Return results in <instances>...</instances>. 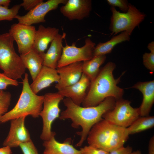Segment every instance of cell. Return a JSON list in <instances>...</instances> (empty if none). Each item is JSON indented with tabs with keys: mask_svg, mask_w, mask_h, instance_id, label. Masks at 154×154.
I'll return each instance as SVG.
<instances>
[{
	"mask_svg": "<svg viewBox=\"0 0 154 154\" xmlns=\"http://www.w3.org/2000/svg\"><path fill=\"white\" fill-rule=\"evenodd\" d=\"M66 36L65 33L62 35L59 33L51 42L47 52L43 55V66L54 69L57 68L62 52V40Z\"/></svg>",
	"mask_w": 154,
	"mask_h": 154,
	"instance_id": "cell-18",
	"label": "cell"
},
{
	"mask_svg": "<svg viewBox=\"0 0 154 154\" xmlns=\"http://www.w3.org/2000/svg\"><path fill=\"white\" fill-rule=\"evenodd\" d=\"M11 148L8 146H5L0 148V154H12Z\"/></svg>",
	"mask_w": 154,
	"mask_h": 154,
	"instance_id": "cell-35",
	"label": "cell"
},
{
	"mask_svg": "<svg viewBox=\"0 0 154 154\" xmlns=\"http://www.w3.org/2000/svg\"><path fill=\"white\" fill-rule=\"evenodd\" d=\"M130 35L127 31L122 32L119 35L114 36L110 40L105 42H100L96 46L93 52V57L105 55L110 53L114 47L123 42L129 41Z\"/></svg>",
	"mask_w": 154,
	"mask_h": 154,
	"instance_id": "cell-22",
	"label": "cell"
},
{
	"mask_svg": "<svg viewBox=\"0 0 154 154\" xmlns=\"http://www.w3.org/2000/svg\"><path fill=\"white\" fill-rule=\"evenodd\" d=\"M59 30L55 27H45L42 25L39 26L35 33L33 49L43 56L49 43L59 34Z\"/></svg>",
	"mask_w": 154,
	"mask_h": 154,
	"instance_id": "cell-16",
	"label": "cell"
},
{
	"mask_svg": "<svg viewBox=\"0 0 154 154\" xmlns=\"http://www.w3.org/2000/svg\"><path fill=\"white\" fill-rule=\"evenodd\" d=\"M82 154H109V152L101 149L89 145L80 148Z\"/></svg>",
	"mask_w": 154,
	"mask_h": 154,
	"instance_id": "cell-31",
	"label": "cell"
},
{
	"mask_svg": "<svg viewBox=\"0 0 154 154\" xmlns=\"http://www.w3.org/2000/svg\"><path fill=\"white\" fill-rule=\"evenodd\" d=\"M91 0H67L60 8L61 13L70 20H82L88 17L92 10Z\"/></svg>",
	"mask_w": 154,
	"mask_h": 154,
	"instance_id": "cell-13",
	"label": "cell"
},
{
	"mask_svg": "<svg viewBox=\"0 0 154 154\" xmlns=\"http://www.w3.org/2000/svg\"><path fill=\"white\" fill-rule=\"evenodd\" d=\"M133 151L132 148L129 146H122L109 152V154H130Z\"/></svg>",
	"mask_w": 154,
	"mask_h": 154,
	"instance_id": "cell-33",
	"label": "cell"
},
{
	"mask_svg": "<svg viewBox=\"0 0 154 154\" xmlns=\"http://www.w3.org/2000/svg\"><path fill=\"white\" fill-rule=\"evenodd\" d=\"M90 82L88 78L82 73L78 82L58 92L64 97L70 98L76 104L80 106L85 98Z\"/></svg>",
	"mask_w": 154,
	"mask_h": 154,
	"instance_id": "cell-15",
	"label": "cell"
},
{
	"mask_svg": "<svg viewBox=\"0 0 154 154\" xmlns=\"http://www.w3.org/2000/svg\"><path fill=\"white\" fill-rule=\"evenodd\" d=\"M59 76L56 69L43 66L35 80L30 85L32 91L37 94L54 82H58Z\"/></svg>",
	"mask_w": 154,
	"mask_h": 154,
	"instance_id": "cell-19",
	"label": "cell"
},
{
	"mask_svg": "<svg viewBox=\"0 0 154 154\" xmlns=\"http://www.w3.org/2000/svg\"><path fill=\"white\" fill-rule=\"evenodd\" d=\"M108 4L111 7H118L124 13L127 12L129 3L126 0H107Z\"/></svg>",
	"mask_w": 154,
	"mask_h": 154,
	"instance_id": "cell-30",
	"label": "cell"
},
{
	"mask_svg": "<svg viewBox=\"0 0 154 154\" xmlns=\"http://www.w3.org/2000/svg\"><path fill=\"white\" fill-rule=\"evenodd\" d=\"M36 30L32 25L19 23L11 25L9 33L16 42L20 54H25L33 49Z\"/></svg>",
	"mask_w": 154,
	"mask_h": 154,
	"instance_id": "cell-10",
	"label": "cell"
},
{
	"mask_svg": "<svg viewBox=\"0 0 154 154\" xmlns=\"http://www.w3.org/2000/svg\"><path fill=\"white\" fill-rule=\"evenodd\" d=\"M130 154H142V153L140 151L137 150L132 151Z\"/></svg>",
	"mask_w": 154,
	"mask_h": 154,
	"instance_id": "cell-37",
	"label": "cell"
},
{
	"mask_svg": "<svg viewBox=\"0 0 154 154\" xmlns=\"http://www.w3.org/2000/svg\"><path fill=\"white\" fill-rule=\"evenodd\" d=\"M11 2L10 0H0V5L9 7Z\"/></svg>",
	"mask_w": 154,
	"mask_h": 154,
	"instance_id": "cell-36",
	"label": "cell"
},
{
	"mask_svg": "<svg viewBox=\"0 0 154 154\" xmlns=\"http://www.w3.org/2000/svg\"><path fill=\"white\" fill-rule=\"evenodd\" d=\"M43 96V108L39 116L42 117L43 123L40 137L44 141L48 139L52 135V125L54 121L60 116V109L59 104L64 97L58 92L46 93Z\"/></svg>",
	"mask_w": 154,
	"mask_h": 154,
	"instance_id": "cell-7",
	"label": "cell"
},
{
	"mask_svg": "<svg viewBox=\"0 0 154 154\" xmlns=\"http://www.w3.org/2000/svg\"><path fill=\"white\" fill-rule=\"evenodd\" d=\"M112 15L109 29L111 35L127 31L131 35L133 30L144 20L146 15L141 12L135 6L129 3L127 12L121 13L115 7H111Z\"/></svg>",
	"mask_w": 154,
	"mask_h": 154,
	"instance_id": "cell-6",
	"label": "cell"
},
{
	"mask_svg": "<svg viewBox=\"0 0 154 154\" xmlns=\"http://www.w3.org/2000/svg\"><path fill=\"white\" fill-rule=\"evenodd\" d=\"M43 1L42 0H23L20 5L26 10L29 11Z\"/></svg>",
	"mask_w": 154,
	"mask_h": 154,
	"instance_id": "cell-32",
	"label": "cell"
},
{
	"mask_svg": "<svg viewBox=\"0 0 154 154\" xmlns=\"http://www.w3.org/2000/svg\"><path fill=\"white\" fill-rule=\"evenodd\" d=\"M148 154H154V137L150 139L148 145Z\"/></svg>",
	"mask_w": 154,
	"mask_h": 154,
	"instance_id": "cell-34",
	"label": "cell"
},
{
	"mask_svg": "<svg viewBox=\"0 0 154 154\" xmlns=\"http://www.w3.org/2000/svg\"><path fill=\"white\" fill-rule=\"evenodd\" d=\"M106 59V55L93 57L91 59L82 62V73L85 75L90 82L93 80L98 74L100 66Z\"/></svg>",
	"mask_w": 154,
	"mask_h": 154,
	"instance_id": "cell-23",
	"label": "cell"
},
{
	"mask_svg": "<svg viewBox=\"0 0 154 154\" xmlns=\"http://www.w3.org/2000/svg\"><path fill=\"white\" fill-rule=\"evenodd\" d=\"M95 45L96 44L89 38L86 39L84 45L81 47H77L75 42L70 46L66 43L65 46L63 47L57 68L91 59L93 57V52Z\"/></svg>",
	"mask_w": 154,
	"mask_h": 154,
	"instance_id": "cell-9",
	"label": "cell"
},
{
	"mask_svg": "<svg viewBox=\"0 0 154 154\" xmlns=\"http://www.w3.org/2000/svg\"><path fill=\"white\" fill-rule=\"evenodd\" d=\"M21 7L20 4L15 5L10 9L0 5V21L2 20L11 21L15 19L18 15Z\"/></svg>",
	"mask_w": 154,
	"mask_h": 154,
	"instance_id": "cell-25",
	"label": "cell"
},
{
	"mask_svg": "<svg viewBox=\"0 0 154 154\" xmlns=\"http://www.w3.org/2000/svg\"><path fill=\"white\" fill-rule=\"evenodd\" d=\"M11 98L10 92L0 90V117L7 112L10 105Z\"/></svg>",
	"mask_w": 154,
	"mask_h": 154,
	"instance_id": "cell-27",
	"label": "cell"
},
{
	"mask_svg": "<svg viewBox=\"0 0 154 154\" xmlns=\"http://www.w3.org/2000/svg\"><path fill=\"white\" fill-rule=\"evenodd\" d=\"M20 56L25 67L29 70L33 81L43 66V56L33 49L25 54H20Z\"/></svg>",
	"mask_w": 154,
	"mask_h": 154,
	"instance_id": "cell-21",
	"label": "cell"
},
{
	"mask_svg": "<svg viewBox=\"0 0 154 154\" xmlns=\"http://www.w3.org/2000/svg\"><path fill=\"white\" fill-rule=\"evenodd\" d=\"M131 103L122 98L116 100L114 108L104 114L102 118L115 125L127 128L140 117L139 108H133Z\"/></svg>",
	"mask_w": 154,
	"mask_h": 154,
	"instance_id": "cell-8",
	"label": "cell"
},
{
	"mask_svg": "<svg viewBox=\"0 0 154 154\" xmlns=\"http://www.w3.org/2000/svg\"><path fill=\"white\" fill-rule=\"evenodd\" d=\"M26 117L24 116L11 120L9 133L3 143L4 146L16 147L19 146L21 143L31 140L25 125Z\"/></svg>",
	"mask_w": 154,
	"mask_h": 154,
	"instance_id": "cell-12",
	"label": "cell"
},
{
	"mask_svg": "<svg viewBox=\"0 0 154 154\" xmlns=\"http://www.w3.org/2000/svg\"><path fill=\"white\" fill-rule=\"evenodd\" d=\"M82 62H78L58 67L59 80L55 86L58 91L73 84L80 79L82 74Z\"/></svg>",
	"mask_w": 154,
	"mask_h": 154,
	"instance_id": "cell-14",
	"label": "cell"
},
{
	"mask_svg": "<svg viewBox=\"0 0 154 154\" xmlns=\"http://www.w3.org/2000/svg\"><path fill=\"white\" fill-rule=\"evenodd\" d=\"M154 117L149 116L139 117L127 129L129 134H133L153 128Z\"/></svg>",
	"mask_w": 154,
	"mask_h": 154,
	"instance_id": "cell-24",
	"label": "cell"
},
{
	"mask_svg": "<svg viewBox=\"0 0 154 154\" xmlns=\"http://www.w3.org/2000/svg\"><path fill=\"white\" fill-rule=\"evenodd\" d=\"M129 135L126 128L103 119L92 127L86 139L89 145L110 152L123 146Z\"/></svg>",
	"mask_w": 154,
	"mask_h": 154,
	"instance_id": "cell-3",
	"label": "cell"
},
{
	"mask_svg": "<svg viewBox=\"0 0 154 154\" xmlns=\"http://www.w3.org/2000/svg\"><path fill=\"white\" fill-rule=\"evenodd\" d=\"M67 0H48L40 3L25 15H17L15 19L18 23L29 25L44 23L46 15L50 11L56 9L60 4L65 5Z\"/></svg>",
	"mask_w": 154,
	"mask_h": 154,
	"instance_id": "cell-11",
	"label": "cell"
},
{
	"mask_svg": "<svg viewBox=\"0 0 154 154\" xmlns=\"http://www.w3.org/2000/svg\"><path fill=\"white\" fill-rule=\"evenodd\" d=\"M14 41L9 33L0 34V68L7 77L17 80L22 78L26 68L15 52Z\"/></svg>",
	"mask_w": 154,
	"mask_h": 154,
	"instance_id": "cell-5",
	"label": "cell"
},
{
	"mask_svg": "<svg viewBox=\"0 0 154 154\" xmlns=\"http://www.w3.org/2000/svg\"><path fill=\"white\" fill-rule=\"evenodd\" d=\"M22 90L18 100L14 107L0 117V124L24 116L37 118L43 108V95L39 96L32 90L28 75L25 74L22 82Z\"/></svg>",
	"mask_w": 154,
	"mask_h": 154,
	"instance_id": "cell-4",
	"label": "cell"
},
{
	"mask_svg": "<svg viewBox=\"0 0 154 154\" xmlns=\"http://www.w3.org/2000/svg\"><path fill=\"white\" fill-rule=\"evenodd\" d=\"M18 85L17 80L9 78L3 73H0V90H5L10 85L17 86Z\"/></svg>",
	"mask_w": 154,
	"mask_h": 154,
	"instance_id": "cell-28",
	"label": "cell"
},
{
	"mask_svg": "<svg viewBox=\"0 0 154 154\" xmlns=\"http://www.w3.org/2000/svg\"><path fill=\"white\" fill-rule=\"evenodd\" d=\"M148 48L150 50V53H145L143 56V63L145 67L151 72H154V42L149 43L147 46Z\"/></svg>",
	"mask_w": 154,
	"mask_h": 154,
	"instance_id": "cell-26",
	"label": "cell"
},
{
	"mask_svg": "<svg viewBox=\"0 0 154 154\" xmlns=\"http://www.w3.org/2000/svg\"><path fill=\"white\" fill-rule=\"evenodd\" d=\"M56 134L52 132L50 138L44 141V148L43 154H82L80 151L75 149L70 143V140L63 143L57 141L55 138Z\"/></svg>",
	"mask_w": 154,
	"mask_h": 154,
	"instance_id": "cell-20",
	"label": "cell"
},
{
	"mask_svg": "<svg viewBox=\"0 0 154 154\" xmlns=\"http://www.w3.org/2000/svg\"><path fill=\"white\" fill-rule=\"evenodd\" d=\"M115 64L110 62L100 69L95 79L90 82L85 98L82 102L83 107L96 106L109 97L116 100L122 98L124 90L117 85L123 73L118 78L115 79L113 72Z\"/></svg>",
	"mask_w": 154,
	"mask_h": 154,
	"instance_id": "cell-2",
	"label": "cell"
},
{
	"mask_svg": "<svg viewBox=\"0 0 154 154\" xmlns=\"http://www.w3.org/2000/svg\"><path fill=\"white\" fill-rule=\"evenodd\" d=\"M19 147L23 154H39L31 140L21 144Z\"/></svg>",
	"mask_w": 154,
	"mask_h": 154,
	"instance_id": "cell-29",
	"label": "cell"
},
{
	"mask_svg": "<svg viewBox=\"0 0 154 154\" xmlns=\"http://www.w3.org/2000/svg\"><path fill=\"white\" fill-rule=\"evenodd\" d=\"M63 101L66 109L61 112L59 118L61 120L70 119L73 128L81 127L82 131L77 133L81 137L76 146L79 147L87 139L92 127L103 119V114L114 108L116 100L113 97H109L98 105L90 107L77 105L68 98H66Z\"/></svg>",
	"mask_w": 154,
	"mask_h": 154,
	"instance_id": "cell-1",
	"label": "cell"
},
{
	"mask_svg": "<svg viewBox=\"0 0 154 154\" xmlns=\"http://www.w3.org/2000/svg\"><path fill=\"white\" fill-rule=\"evenodd\" d=\"M131 88L139 90L143 95V101L139 108L140 116H149L154 103V80L139 82Z\"/></svg>",
	"mask_w": 154,
	"mask_h": 154,
	"instance_id": "cell-17",
	"label": "cell"
}]
</instances>
